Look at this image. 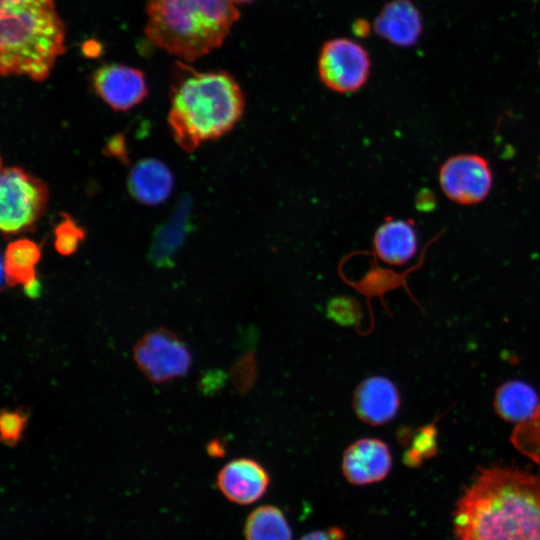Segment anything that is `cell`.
<instances>
[{
	"label": "cell",
	"mask_w": 540,
	"mask_h": 540,
	"mask_svg": "<svg viewBox=\"0 0 540 540\" xmlns=\"http://www.w3.org/2000/svg\"><path fill=\"white\" fill-rule=\"evenodd\" d=\"M453 525L458 540H540V475L481 468L457 500Z\"/></svg>",
	"instance_id": "obj_1"
},
{
	"label": "cell",
	"mask_w": 540,
	"mask_h": 540,
	"mask_svg": "<svg viewBox=\"0 0 540 540\" xmlns=\"http://www.w3.org/2000/svg\"><path fill=\"white\" fill-rule=\"evenodd\" d=\"M168 124L185 152L230 131L244 110V95L225 71L199 72L187 68L170 92Z\"/></svg>",
	"instance_id": "obj_2"
},
{
	"label": "cell",
	"mask_w": 540,
	"mask_h": 540,
	"mask_svg": "<svg viewBox=\"0 0 540 540\" xmlns=\"http://www.w3.org/2000/svg\"><path fill=\"white\" fill-rule=\"evenodd\" d=\"M54 0H0V72L45 81L65 51Z\"/></svg>",
	"instance_id": "obj_3"
},
{
	"label": "cell",
	"mask_w": 540,
	"mask_h": 540,
	"mask_svg": "<svg viewBox=\"0 0 540 540\" xmlns=\"http://www.w3.org/2000/svg\"><path fill=\"white\" fill-rule=\"evenodd\" d=\"M145 36L192 62L222 45L240 13L232 0H148Z\"/></svg>",
	"instance_id": "obj_4"
},
{
	"label": "cell",
	"mask_w": 540,
	"mask_h": 540,
	"mask_svg": "<svg viewBox=\"0 0 540 540\" xmlns=\"http://www.w3.org/2000/svg\"><path fill=\"white\" fill-rule=\"evenodd\" d=\"M49 197L47 185L17 166H1L0 228L14 235L34 228L45 211Z\"/></svg>",
	"instance_id": "obj_5"
},
{
	"label": "cell",
	"mask_w": 540,
	"mask_h": 540,
	"mask_svg": "<svg viewBox=\"0 0 540 540\" xmlns=\"http://www.w3.org/2000/svg\"><path fill=\"white\" fill-rule=\"evenodd\" d=\"M133 359L144 376L157 384L184 376L192 363L185 343L165 327L144 334L133 347Z\"/></svg>",
	"instance_id": "obj_6"
},
{
	"label": "cell",
	"mask_w": 540,
	"mask_h": 540,
	"mask_svg": "<svg viewBox=\"0 0 540 540\" xmlns=\"http://www.w3.org/2000/svg\"><path fill=\"white\" fill-rule=\"evenodd\" d=\"M370 69L368 52L351 39H331L321 48L318 58L319 77L333 91L350 93L360 89L366 83Z\"/></svg>",
	"instance_id": "obj_7"
},
{
	"label": "cell",
	"mask_w": 540,
	"mask_h": 540,
	"mask_svg": "<svg viewBox=\"0 0 540 540\" xmlns=\"http://www.w3.org/2000/svg\"><path fill=\"white\" fill-rule=\"evenodd\" d=\"M439 184L451 201L460 205H474L488 196L493 174L489 162L481 155L458 154L442 164Z\"/></svg>",
	"instance_id": "obj_8"
},
{
	"label": "cell",
	"mask_w": 540,
	"mask_h": 540,
	"mask_svg": "<svg viewBox=\"0 0 540 540\" xmlns=\"http://www.w3.org/2000/svg\"><path fill=\"white\" fill-rule=\"evenodd\" d=\"M341 468L345 479L353 485L377 483L390 473L392 454L381 439L361 438L345 449Z\"/></svg>",
	"instance_id": "obj_9"
},
{
	"label": "cell",
	"mask_w": 540,
	"mask_h": 540,
	"mask_svg": "<svg viewBox=\"0 0 540 540\" xmlns=\"http://www.w3.org/2000/svg\"><path fill=\"white\" fill-rule=\"evenodd\" d=\"M93 87L97 95L117 111L139 104L148 93L143 72L122 64H109L97 69L93 75Z\"/></svg>",
	"instance_id": "obj_10"
},
{
	"label": "cell",
	"mask_w": 540,
	"mask_h": 540,
	"mask_svg": "<svg viewBox=\"0 0 540 540\" xmlns=\"http://www.w3.org/2000/svg\"><path fill=\"white\" fill-rule=\"evenodd\" d=\"M216 483L229 501L249 505L266 493L270 476L259 462L250 458H237L220 469Z\"/></svg>",
	"instance_id": "obj_11"
},
{
	"label": "cell",
	"mask_w": 540,
	"mask_h": 540,
	"mask_svg": "<svg viewBox=\"0 0 540 540\" xmlns=\"http://www.w3.org/2000/svg\"><path fill=\"white\" fill-rule=\"evenodd\" d=\"M400 394L396 385L383 376L364 379L353 394V409L364 423L379 426L390 422L400 408Z\"/></svg>",
	"instance_id": "obj_12"
},
{
	"label": "cell",
	"mask_w": 540,
	"mask_h": 540,
	"mask_svg": "<svg viewBox=\"0 0 540 540\" xmlns=\"http://www.w3.org/2000/svg\"><path fill=\"white\" fill-rule=\"evenodd\" d=\"M375 32L394 45L409 47L422 33L420 12L410 0H392L374 20Z\"/></svg>",
	"instance_id": "obj_13"
},
{
	"label": "cell",
	"mask_w": 540,
	"mask_h": 540,
	"mask_svg": "<svg viewBox=\"0 0 540 540\" xmlns=\"http://www.w3.org/2000/svg\"><path fill=\"white\" fill-rule=\"evenodd\" d=\"M373 246L377 257L389 265L408 263L418 248L417 232L409 220L389 219L376 230Z\"/></svg>",
	"instance_id": "obj_14"
},
{
	"label": "cell",
	"mask_w": 540,
	"mask_h": 540,
	"mask_svg": "<svg viewBox=\"0 0 540 540\" xmlns=\"http://www.w3.org/2000/svg\"><path fill=\"white\" fill-rule=\"evenodd\" d=\"M173 187V177L168 167L156 159L139 161L128 177L129 193L137 201L156 205L165 201Z\"/></svg>",
	"instance_id": "obj_15"
},
{
	"label": "cell",
	"mask_w": 540,
	"mask_h": 540,
	"mask_svg": "<svg viewBox=\"0 0 540 540\" xmlns=\"http://www.w3.org/2000/svg\"><path fill=\"white\" fill-rule=\"evenodd\" d=\"M41 258V249L33 241L19 239L10 242L3 255V275L7 285H23L28 296L39 294L40 285L36 278L35 267Z\"/></svg>",
	"instance_id": "obj_16"
},
{
	"label": "cell",
	"mask_w": 540,
	"mask_h": 540,
	"mask_svg": "<svg viewBox=\"0 0 540 540\" xmlns=\"http://www.w3.org/2000/svg\"><path fill=\"white\" fill-rule=\"evenodd\" d=\"M539 400L540 397L529 384L513 380L497 388L493 406L499 417L519 424L535 412Z\"/></svg>",
	"instance_id": "obj_17"
},
{
	"label": "cell",
	"mask_w": 540,
	"mask_h": 540,
	"mask_svg": "<svg viewBox=\"0 0 540 540\" xmlns=\"http://www.w3.org/2000/svg\"><path fill=\"white\" fill-rule=\"evenodd\" d=\"M246 540H292V531L283 512L272 505L252 511L244 525Z\"/></svg>",
	"instance_id": "obj_18"
},
{
	"label": "cell",
	"mask_w": 540,
	"mask_h": 540,
	"mask_svg": "<svg viewBox=\"0 0 540 540\" xmlns=\"http://www.w3.org/2000/svg\"><path fill=\"white\" fill-rule=\"evenodd\" d=\"M188 201H182L172 217L158 231L151 250L154 263L168 265L170 258L183 242L188 225Z\"/></svg>",
	"instance_id": "obj_19"
},
{
	"label": "cell",
	"mask_w": 540,
	"mask_h": 540,
	"mask_svg": "<svg viewBox=\"0 0 540 540\" xmlns=\"http://www.w3.org/2000/svg\"><path fill=\"white\" fill-rule=\"evenodd\" d=\"M510 440L516 450L540 468V400L535 412L514 427Z\"/></svg>",
	"instance_id": "obj_20"
},
{
	"label": "cell",
	"mask_w": 540,
	"mask_h": 540,
	"mask_svg": "<svg viewBox=\"0 0 540 540\" xmlns=\"http://www.w3.org/2000/svg\"><path fill=\"white\" fill-rule=\"evenodd\" d=\"M30 413L25 408L3 409L0 415L1 442L14 447L22 438Z\"/></svg>",
	"instance_id": "obj_21"
},
{
	"label": "cell",
	"mask_w": 540,
	"mask_h": 540,
	"mask_svg": "<svg viewBox=\"0 0 540 540\" xmlns=\"http://www.w3.org/2000/svg\"><path fill=\"white\" fill-rule=\"evenodd\" d=\"M54 236L55 249L61 255L69 256L85 238V231L69 215H65L55 227Z\"/></svg>",
	"instance_id": "obj_22"
},
{
	"label": "cell",
	"mask_w": 540,
	"mask_h": 540,
	"mask_svg": "<svg viewBox=\"0 0 540 540\" xmlns=\"http://www.w3.org/2000/svg\"><path fill=\"white\" fill-rule=\"evenodd\" d=\"M434 435L435 430L433 426L424 427L415 436L413 445L408 449L404 456L406 465L416 467L422 463L423 460L431 457L434 453Z\"/></svg>",
	"instance_id": "obj_23"
},
{
	"label": "cell",
	"mask_w": 540,
	"mask_h": 540,
	"mask_svg": "<svg viewBox=\"0 0 540 540\" xmlns=\"http://www.w3.org/2000/svg\"><path fill=\"white\" fill-rule=\"evenodd\" d=\"M330 316L342 324H350L357 315L356 305L349 299H335L329 307Z\"/></svg>",
	"instance_id": "obj_24"
},
{
	"label": "cell",
	"mask_w": 540,
	"mask_h": 540,
	"mask_svg": "<svg viewBox=\"0 0 540 540\" xmlns=\"http://www.w3.org/2000/svg\"><path fill=\"white\" fill-rule=\"evenodd\" d=\"M345 532L339 527H330L325 530L310 532L299 540H343Z\"/></svg>",
	"instance_id": "obj_25"
},
{
	"label": "cell",
	"mask_w": 540,
	"mask_h": 540,
	"mask_svg": "<svg viewBox=\"0 0 540 540\" xmlns=\"http://www.w3.org/2000/svg\"><path fill=\"white\" fill-rule=\"evenodd\" d=\"M208 453L211 456H219L223 454V446L219 441H213L208 445Z\"/></svg>",
	"instance_id": "obj_26"
},
{
	"label": "cell",
	"mask_w": 540,
	"mask_h": 540,
	"mask_svg": "<svg viewBox=\"0 0 540 540\" xmlns=\"http://www.w3.org/2000/svg\"><path fill=\"white\" fill-rule=\"evenodd\" d=\"M236 5L237 4H246V3H250V2H253L255 0H232Z\"/></svg>",
	"instance_id": "obj_27"
}]
</instances>
